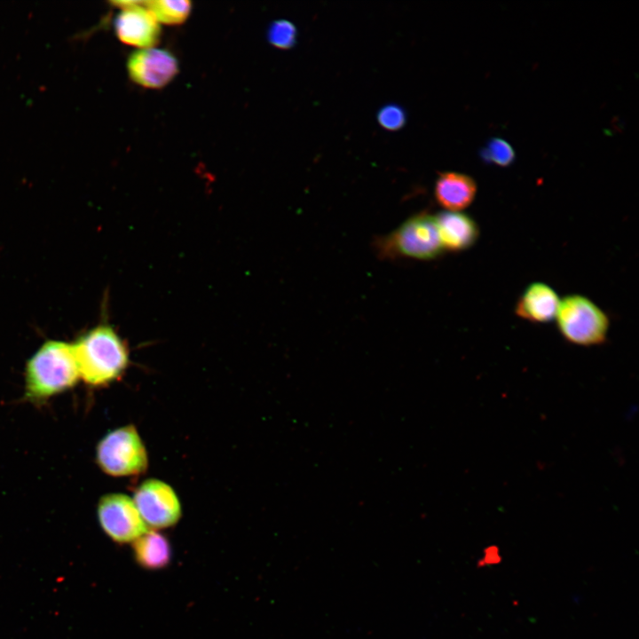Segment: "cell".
Wrapping results in <instances>:
<instances>
[{"mask_svg": "<svg viewBox=\"0 0 639 639\" xmlns=\"http://www.w3.org/2000/svg\"><path fill=\"white\" fill-rule=\"evenodd\" d=\"M480 156L485 162L506 167L514 162L516 154L509 142L500 138H493L481 150Z\"/></svg>", "mask_w": 639, "mask_h": 639, "instance_id": "obj_15", "label": "cell"}, {"mask_svg": "<svg viewBox=\"0 0 639 639\" xmlns=\"http://www.w3.org/2000/svg\"><path fill=\"white\" fill-rule=\"evenodd\" d=\"M297 30L293 22L287 20L272 21L267 29L271 44L280 49H289L296 42Z\"/></svg>", "mask_w": 639, "mask_h": 639, "instance_id": "obj_16", "label": "cell"}, {"mask_svg": "<svg viewBox=\"0 0 639 639\" xmlns=\"http://www.w3.org/2000/svg\"><path fill=\"white\" fill-rule=\"evenodd\" d=\"M560 299L548 284L533 282L526 287L517 300L516 314L534 323H548L556 319Z\"/></svg>", "mask_w": 639, "mask_h": 639, "instance_id": "obj_11", "label": "cell"}, {"mask_svg": "<svg viewBox=\"0 0 639 639\" xmlns=\"http://www.w3.org/2000/svg\"><path fill=\"white\" fill-rule=\"evenodd\" d=\"M146 6L157 21L170 25L183 23L190 14V1L153 0L146 1Z\"/></svg>", "mask_w": 639, "mask_h": 639, "instance_id": "obj_14", "label": "cell"}, {"mask_svg": "<svg viewBox=\"0 0 639 639\" xmlns=\"http://www.w3.org/2000/svg\"><path fill=\"white\" fill-rule=\"evenodd\" d=\"M127 68L130 78L137 84L158 89L175 77L178 72V62L170 51L153 47L131 53Z\"/></svg>", "mask_w": 639, "mask_h": 639, "instance_id": "obj_8", "label": "cell"}, {"mask_svg": "<svg viewBox=\"0 0 639 639\" xmlns=\"http://www.w3.org/2000/svg\"><path fill=\"white\" fill-rule=\"evenodd\" d=\"M477 194L475 180L463 173L446 171L438 174L434 195L448 211H460L470 206Z\"/></svg>", "mask_w": 639, "mask_h": 639, "instance_id": "obj_12", "label": "cell"}, {"mask_svg": "<svg viewBox=\"0 0 639 639\" xmlns=\"http://www.w3.org/2000/svg\"><path fill=\"white\" fill-rule=\"evenodd\" d=\"M375 248L383 259L410 257L431 260L443 251L435 217L427 212L409 217L390 233L378 237Z\"/></svg>", "mask_w": 639, "mask_h": 639, "instance_id": "obj_3", "label": "cell"}, {"mask_svg": "<svg viewBox=\"0 0 639 639\" xmlns=\"http://www.w3.org/2000/svg\"><path fill=\"white\" fill-rule=\"evenodd\" d=\"M132 500L146 525L152 528L170 527L181 517L177 493L170 485L159 479L144 481L137 487Z\"/></svg>", "mask_w": 639, "mask_h": 639, "instance_id": "obj_6", "label": "cell"}, {"mask_svg": "<svg viewBox=\"0 0 639 639\" xmlns=\"http://www.w3.org/2000/svg\"><path fill=\"white\" fill-rule=\"evenodd\" d=\"M137 563L146 569L156 570L167 566L171 558L169 540L156 531H146L133 541Z\"/></svg>", "mask_w": 639, "mask_h": 639, "instance_id": "obj_13", "label": "cell"}, {"mask_svg": "<svg viewBox=\"0 0 639 639\" xmlns=\"http://www.w3.org/2000/svg\"><path fill=\"white\" fill-rule=\"evenodd\" d=\"M142 1L124 8L114 20L117 37L124 43L141 49L153 48L161 36V28L154 14Z\"/></svg>", "mask_w": 639, "mask_h": 639, "instance_id": "obj_9", "label": "cell"}, {"mask_svg": "<svg viewBox=\"0 0 639 639\" xmlns=\"http://www.w3.org/2000/svg\"><path fill=\"white\" fill-rule=\"evenodd\" d=\"M80 379L91 387L114 382L129 364V350L114 328L100 324L72 343Z\"/></svg>", "mask_w": 639, "mask_h": 639, "instance_id": "obj_1", "label": "cell"}, {"mask_svg": "<svg viewBox=\"0 0 639 639\" xmlns=\"http://www.w3.org/2000/svg\"><path fill=\"white\" fill-rule=\"evenodd\" d=\"M96 462L102 471L112 477L138 476L148 465L145 445L132 425L106 434L97 446Z\"/></svg>", "mask_w": 639, "mask_h": 639, "instance_id": "obj_5", "label": "cell"}, {"mask_svg": "<svg viewBox=\"0 0 639 639\" xmlns=\"http://www.w3.org/2000/svg\"><path fill=\"white\" fill-rule=\"evenodd\" d=\"M556 319L560 334L573 344L599 345L607 338V314L582 295H569L560 300Z\"/></svg>", "mask_w": 639, "mask_h": 639, "instance_id": "obj_4", "label": "cell"}, {"mask_svg": "<svg viewBox=\"0 0 639 639\" xmlns=\"http://www.w3.org/2000/svg\"><path fill=\"white\" fill-rule=\"evenodd\" d=\"M434 217L443 249L462 251L471 248L477 241L478 225L469 215L446 210Z\"/></svg>", "mask_w": 639, "mask_h": 639, "instance_id": "obj_10", "label": "cell"}, {"mask_svg": "<svg viewBox=\"0 0 639 639\" xmlns=\"http://www.w3.org/2000/svg\"><path fill=\"white\" fill-rule=\"evenodd\" d=\"M97 514L102 530L115 542H133L147 531L133 500L125 494L103 496Z\"/></svg>", "mask_w": 639, "mask_h": 639, "instance_id": "obj_7", "label": "cell"}, {"mask_svg": "<svg viewBox=\"0 0 639 639\" xmlns=\"http://www.w3.org/2000/svg\"><path fill=\"white\" fill-rule=\"evenodd\" d=\"M80 380L72 344L47 341L28 359L25 370V396L43 401L72 389Z\"/></svg>", "mask_w": 639, "mask_h": 639, "instance_id": "obj_2", "label": "cell"}, {"mask_svg": "<svg viewBox=\"0 0 639 639\" xmlns=\"http://www.w3.org/2000/svg\"><path fill=\"white\" fill-rule=\"evenodd\" d=\"M376 118L378 123L383 129L388 130H398L406 124V114L402 106L390 103L383 106L378 110Z\"/></svg>", "mask_w": 639, "mask_h": 639, "instance_id": "obj_17", "label": "cell"}]
</instances>
